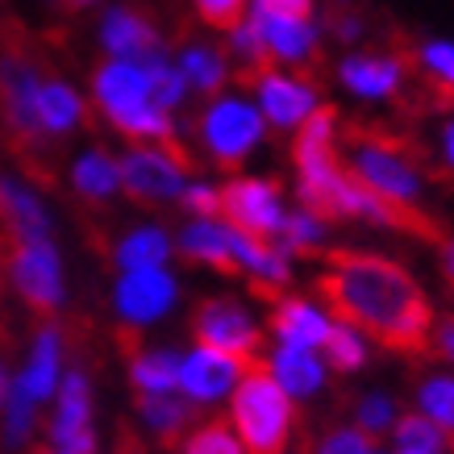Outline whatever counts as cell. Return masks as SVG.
<instances>
[{
  "instance_id": "6da1fadb",
  "label": "cell",
  "mask_w": 454,
  "mask_h": 454,
  "mask_svg": "<svg viewBox=\"0 0 454 454\" xmlns=\"http://www.w3.org/2000/svg\"><path fill=\"white\" fill-rule=\"evenodd\" d=\"M317 296L330 304L338 325L363 330L387 355L426 358L434 350V309L400 262L363 250H325Z\"/></svg>"
},
{
  "instance_id": "7a4b0ae2",
  "label": "cell",
  "mask_w": 454,
  "mask_h": 454,
  "mask_svg": "<svg viewBox=\"0 0 454 454\" xmlns=\"http://www.w3.org/2000/svg\"><path fill=\"white\" fill-rule=\"evenodd\" d=\"M42 80H46L42 59L26 26L13 17H0V121L9 129V146H13L17 163L38 184L55 188L59 176L51 163V138L38 129V117H34V97H38Z\"/></svg>"
},
{
  "instance_id": "3957f363",
  "label": "cell",
  "mask_w": 454,
  "mask_h": 454,
  "mask_svg": "<svg viewBox=\"0 0 454 454\" xmlns=\"http://www.w3.org/2000/svg\"><path fill=\"white\" fill-rule=\"evenodd\" d=\"M92 92H97L100 113L109 117L121 134L129 138H159L176 142V125L163 109H154L151 100V75L142 63L113 59L105 67L92 71Z\"/></svg>"
},
{
  "instance_id": "277c9868",
  "label": "cell",
  "mask_w": 454,
  "mask_h": 454,
  "mask_svg": "<svg viewBox=\"0 0 454 454\" xmlns=\"http://www.w3.org/2000/svg\"><path fill=\"white\" fill-rule=\"evenodd\" d=\"M247 380L234 387V421L247 454H288L292 438V400L271 380V372L254 363L242 367Z\"/></svg>"
},
{
  "instance_id": "5b68a950",
  "label": "cell",
  "mask_w": 454,
  "mask_h": 454,
  "mask_svg": "<svg viewBox=\"0 0 454 454\" xmlns=\"http://www.w3.org/2000/svg\"><path fill=\"white\" fill-rule=\"evenodd\" d=\"M188 171H196V159L179 142H163L159 151L154 146H134L117 163L121 188L146 208H163L171 200H179L184 188H188Z\"/></svg>"
},
{
  "instance_id": "8992f818",
  "label": "cell",
  "mask_w": 454,
  "mask_h": 454,
  "mask_svg": "<svg viewBox=\"0 0 454 454\" xmlns=\"http://www.w3.org/2000/svg\"><path fill=\"white\" fill-rule=\"evenodd\" d=\"M192 333L196 342L217 350V355H230L238 367H254L262 363V333L254 330V321L247 317V309L225 296H208V301L196 304L192 313Z\"/></svg>"
},
{
  "instance_id": "52a82bcc",
  "label": "cell",
  "mask_w": 454,
  "mask_h": 454,
  "mask_svg": "<svg viewBox=\"0 0 454 454\" xmlns=\"http://www.w3.org/2000/svg\"><path fill=\"white\" fill-rule=\"evenodd\" d=\"M21 301L42 317L51 321L63 304V267H59V250L51 238H38V242H17L13 254H9V267Z\"/></svg>"
},
{
  "instance_id": "ba28073f",
  "label": "cell",
  "mask_w": 454,
  "mask_h": 454,
  "mask_svg": "<svg viewBox=\"0 0 454 454\" xmlns=\"http://www.w3.org/2000/svg\"><path fill=\"white\" fill-rule=\"evenodd\" d=\"M217 217L230 230H238V234H247V238H259V242L276 238L279 225H284L276 184H267V179H230L217 192Z\"/></svg>"
},
{
  "instance_id": "9c48e42d",
  "label": "cell",
  "mask_w": 454,
  "mask_h": 454,
  "mask_svg": "<svg viewBox=\"0 0 454 454\" xmlns=\"http://www.w3.org/2000/svg\"><path fill=\"white\" fill-rule=\"evenodd\" d=\"M205 134V151L213 154V163L234 171L262 138V117L259 109H250L247 100H217L200 121Z\"/></svg>"
},
{
  "instance_id": "30bf717a",
  "label": "cell",
  "mask_w": 454,
  "mask_h": 454,
  "mask_svg": "<svg viewBox=\"0 0 454 454\" xmlns=\"http://www.w3.org/2000/svg\"><path fill=\"white\" fill-rule=\"evenodd\" d=\"M51 438L59 454H92L97 450V434H92V392H88V375L71 367L67 380L59 384V409L51 421Z\"/></svg>"
},
{
  "instance_id": "8fae6325",
  "label": "cell",
  "mask_w": 454,
  "mask_h": 454,
  "mask_svg": "<svg viewBox=\"0 0 454 454\" xmlns=\"http://www.w3.org/2000/svg\"><path fill=\"white\" fill-rule=\"evenodd\" d=\"M417 71V55L409 51V46H400L392 55H350L342 59V67H338V75H342V83L350 88V92H358V97H396L400 100V83H404V75H413Z\"/></svg>"
},
{
  "instance_id": "7c38bea8",
  "label": "cell",
  "mask_w": 454,
  "mask_h": 454,
  "mask_svg": "<svg viewBox=\"0 0 454 454\" xmlns=\"http://www.w3.org/2000/svg\"><path fill=\"white\" fill-rule=\"evenodd\" d=\"M176 304V279L146 267V271H125L117 284V313L125 325H151Z\"/></svg>"
},
{
  "instance_id": "4fadbf2b",
  "label": "cell",
  "mask_w": 454,
  "mask_h": 454,
  "mask_svg": "<svg viewBox=\"0 0 454 454\" xmlns=\"http://www.w3.org/2000/svg\"><path fill=\"white\" fill-rule=\"evenodd\" d=\"M100 42L113 59H125V63H146V59L163 55L159 29L134 9H109L105 26H100Z\"/></svg>"
},
{
  "instance_id": "5bb4252c",
  "label": "cell",
  "mask_w": 454,
  "mask_h": 454,
  "mask_svg": "<svg viewBox=\"0 0 454 454\" xmlns=\"http://www.w3.org/2000/svg\"><path fill=\"white\" fill-rule=\"evenodd\" d=\"M238 367L230 355H217V350H208V346H196L188 358H179V387L188 392L192 404H208V400L225 396L238 380Z\"/></svg>"
},
{
  "instance_id": "9a60e30c",
  "label": "cell",
  "mask_w": 454,
  "mask_h": 454,
  "mask_svg": "<svg viewBox=\"0 0 454 454\" xmlns=\"http://www.w3.org/2000/svg\"><path fill=\"white\" fill-rule=\"evenodd\" d=\"M250 29L259 34L262 51L271 59H284V63H309L317 55V29L309 21H292V17H276L254 4V13L247 17Z\"/></svg>"
},
{
  "instance_id": "2e32d148",
  "label": "cell",
  "mask_w": 454,
  "mask_h": 454,
  "mask_svg": "<svg viewBox=\"0 0 454 454\" xmlns=\"http://www.w3.org/2000/svg\"><path fill=\"white\" fill-rule=\"evenodd\" d=\"M250 88L259 92L262 113L271 117L276 125H301L309 113L317 109V92L309 80H288L279 71H262L259 80H250Z\"/></svg>"
},
{
  "instance_id": "e0dca14e",
  "label": "cell",
  "mask_w": 454,
  "mask_h": 454,
  "mask_svg": "<svg viewBox=\"0 0 454 454\" xmlns=\"http://www.w3.org/2000/svg\"><path fill=\"white\" fill-rule=\"evenodd\" d=\"M333 129H338V109L321 105L301 121V134L292 142V159H296V176H321L338 167V151H333Z\"/></svg>"
},
{
  "instance_id": "ac0fdd59",
  "label": "cell",
  "mask_w": 454,
  "mask_h": 454,
  "mask_svg": "<svg viewBox=\"0 0 454 454\" xmlns=\"http://www.w3.org/2000/svg\"><path fill=\"white\" fill-rule=\"evenodd\" d=\"M271 325H276V333L292 350H313L330 333V321L317 313L309 301H301V296H284V301L271 304Z\"/></svg>"
},
{
  "instance_id": "d6986e66",
  "label": "cell",
  "mask_w": 454,
  "mask_h": 454,
  "mask_svg": "<svg viewBox=\"0 0 454 454\" xmlns=\"http://www.w3.org/2000/svg\"><path fill=\"white\" fill-rule=\"evenodd\" d=\"M179 250H184V259L205 262V267H213V271H221V276H230V279L242 271L234 259V247H230V230L221 221H192L179 234Z\"/></svg>"
},
{
  "instance_id": "ffe728a7",
  "label": "cell",
  "mask_w": 454,
  "mask_h": 454,
  "mask_svg": "<svg viewBox=\"0 0 454 454\" xmlns=\"http://www.w3.org/2000/svg\"><path fill=\"white\" fill-rule=\"evenodd\" d=\"M34 117H38V129L46 138H59L80 121H88V109L75 97V88H67L63 80H42L38 97H34Z\"/></svg>"
},
{
  "instance_id": "44dd1931",
  "label": "cell",
  "mask_w": 454,
  "mask_h": 454,
  "mask_svg": "<svg viewBox=\"0 0 454 454\" xmlns=\"http://www.w3.org/2000/svg\"><path fill=\"white\" fill-rule=\"evenodd\" d=\"M59 355H63L59 330L55 325H42V333L34 338V355H29L26 372L17 380V387H21L34 404H38V400H51V392L59 387Z\"/></svg>"
},
{
  "instance_id": "7402d4cb",
  "label": "cell",
  "mask_w": 454,
  "mask_h": 454,
  "mask_svg": "<svg viewBox=\"0 0 454 454\" xmlns=\"http://www.w3.org/2000/svg\"><path fill=\"white\" fill-rule=\"evenodd\" d=\"M138 413H142V421H146V426L159 434V442H163L167 450H171V446H179L184 429L196 421V404H192V400L146 396V392H138Z\"/></svg>"
},
{
  "instance_id": "603a6c76",
  "label": "cell",
  "mask_w": 454,
  "mask_h": 454,
  "mask_svg": "<svg viewBox=\"0 0 454 454\" xmlns=\"http://www.w3.org/2000/svg\"><path fill=\"white\" fill-rule=\"evenodd\" d=\"M271 380H276L288 396H313L317 387H321V380H325V372H321V363H317L309 350L284 346V350H276V358H271Z\"/></svg>"
},
{
  "instance_id": "cb8c5ba5",
  "label": "cell",
  "mask_w": 454,
  "mask_h": 454,
  "mask_svg": "<svg viewBox=\"0 0 454 454\" xmlns=\"http://www.w3.org/2000/svg\"><path fill=\"white\" fill-rule=\"evenodd\" d=\"M129 380L146 396H171L179 387V358L171 350H146L129 363Z\"/></svg>"
},
{
  "instance_id": "d4e9b609",
  "label": "cell",
  "mask_w": 454,
  "mask_h": 454,
  "mask_svg": "<svg viewBox=\"0 0 454 454\" xmlns=\"http://www.w3.org/2000/svg\"><path fill=\"white\" fill-rule=\"evenodd\" d=\"M71 184H75V192H80L83 200L100 205V200H109V196L121 188V176H117V163H113L105 151H88L80 163H75V171H71Z\"/></svg>"
},
{
  "instance_id": "484cf974",
  "label": "cell",
  "mask_w": 454,
  "mask_h": 454,
  "mask_svg": "<svg viewBox=\"0 0 454 454\" xmlns=\"http://www.w3.org/2000/svg\"><path fill=\"white\" fill-rule=\"evenodd\" d=\"M179 75H184L188 88H200L205 97H213L221 83L230 80V67H225L221 51H213V46H188L179 55Z\"/></svg>"
},
{
  "instance_id": "4316f807",
  "label": "cell",
  "mask_w": 454,
  "mask_h": 454,
  "mask_svg": "<svg viewBox=\"0 0 454 454\" xmlns=\"http://www.w3.org/2000/svg\"><path fill=\"white\" fill-rule=\"evenodd\" d=\"M167 254H171V242H167V234L163 230H154V225L134 230L121 247L113 250L117 267H125V271H146V267H159Z\"/></svg>"
},
{
  "instance_id": "83f0119b",
  "label": "cell",
  "mask_w": 454,
  "mask_h": 454,
  "mask_svg": "<svg viewBox=\"0 0 454 454\" xmlns=\"http://www.w3.org/2000/svg\"><path fill=\"white\" fill-rule=\"evenodd\" d=\"M321 234H325V225L317 217H309V213H292V217H284V225H279V254L288 259V254H301V259H321L325 254V247H321Z\"/></svg>"
},
{
  "instance_id": "f1b7e54d",
  "label": "cell",
  "mask_w": 454,
  "mask_h": 454,
  "mask_svg": "<svg viewBox=\"0 0 454 454\" xmlns=\"http://www.w3.org/2000/svg\"><path fill=\"white\" fill-rule=\"evenodd\" d=\"M325 363H330L333 372H358L363 363H367V346L358 338L355 330H346V325H330L325 333Z\"/></svg>"
},
{
  "instance_id": "f546056e",
  "label": "cell",
  "mask_w": 454,
  "mask_h": 454,
  "mask_svg": "<svg viewBox=\"0 0 454 454\" xmlns=\"http://www.w3.org/2000/svg\"><path fill=\"white\" fill-rule=\"evenodd\" d=\"M184 454H247L242 442L230 429V417H213L208 426L192 429V438L184 442Z\"/></svg>"
},
{
  "instance_id": "4dcf8cb0",
  "label": "cell",
  "mask_w": 454,
  "mask_h": 454,
  "mask_svg": "<svg viewBox=\"0 0 454 454\" xmlns=\"http://www.w3.org/2000/svg\"><path fill=\"white\" fill-rule=\"evenodd\" d=\"M396 442L400 450H413V454H442V446H446L442 429L429 417H400Z\"/></svg>"
},
{
  "instance_id": "1f68e13d",
  "label": "cell",
  "mask_w": 454,
  "mask_h": 454,
  "mask_svg": "<svg viewBox=\"0 0 454 454\" xmlns=\"http://www.w3.org/2000/svg\"><path fill=\"white\" fill-rule=\"evenodd\" d=\"M421 409L438 429H454V375H438L421 387Z\"/></svg>"
},
{
  "instance_id": "d6a6232c",
  "label": "cell",
  "mask_w": 454,
  "mask_h": 454,
  "mask_svg": "<svg viewBox=\"0 0 454 454\" xmlns=\"http://www.w3.org/2000/svg\"><path fill=\"white\" fill-rule=\"evenodd\" d=\"M4 438L9 446H21L29 438V429H34V400L21 392L17 384H9V396H4Z\"/></svg>"
},
{
  "instance_id": "836d02e7",
  "label": "cell",
  "mask_w": 454,
  "mask_h": 454,
  "mask_svg": "<svg viewBox=\"0 0 454 454\" xmlns=\"http://www.w3.org/2000/svg\"><path fill=\"white\" fill-rule=\"evenodd\" d=\"M196 13L200 21H208L213 29H238L247 21V0H196Z\"/></svg>"
},
{
  "instance_id": "e575fe53",
  "label": "cell",
  "mask_w": 454,
  "mask_h": 454,
  "mask_svg": "<svg viewBox=\"0 0 454 454\" xmlns=\"http://www.w3.org/2000/svg\"><path fill=\"white\" fill-rule=\"evenodd\" d=\"M367 450H375V446L363 429H333L330 438H321L317 446L304 442V454H367Z\"/></svg>"
},
{
  "instance_id": "d590c367",
  "label": "cell",
  "mask_w": 454,
  "mask_h": 454,
  "mask_svg": "<svg viewBox=\"0 0 454 454\" xmlns=\"http://www.w3.org/2000/svg\"><path fill=\"white\" fill-rule=\"evenodd\" d=\"M392 421H396V404L387 396H367L358 404V429H363V434H367V429L380 434V429L392 426Z\"/></svg>"
},
{
  "instance_id": "8d00e7d4",
  "label": "cell",
  "mask_w": 454,
  "mask_h": 454,
  "mask_svg": "<svg viewBox=\"0 0 454 454\" xmlns=\"http://www.w3.org/2000/svg\"><path fill=\"white\" fill-rule=\"evenodd\" d=\"M179 205L188 208V213H196V221H213V217H217V192H213V188H205V184H188V188H184V196H179Z\"/></svg>"
},
{
  "instance_id": "74e56055",
  "label": "cell",
  "mask_w": 454,
  "mask_h": 454,
  "mask_svg": "<svg viewBox=\"0 0 454 454\" xmlns=\"http://www.w3.org/2000/svg\"><path fill=\"white\" fill-rule=\"evenodd\" d=\"M259 9L276 17H292V21H309L313 13V0H259Z\"/></svg>"
},
{
  "instance_id": "f35d334b",
  "label": "cell",
  "mask_w": 454,
  "mask_h": 454,
  "mask_svg": "<svg viewBox=\"0 0 454 454\" xmlns=\"http://www.w3.org/2000/svg\"><path fill=\"white\" fill-rule=\"evenodd\" d=\"M434 342H438V355L442 358H454V317L434 325Z\"/></svg>"
},
{
  "instance_id": "ab89813d",
  "label": "cell",
  "mask_w": 454,
  "mask_h": 454,
  "mask_svg": "<svg viewBox=\"0 0 454 454\" xmlns=\"http://www.w3.org/2000/svg\"><path fill=\"white\" fill-rule=\"evenodd\" d=\"M442 279H446V284L454 288V238L446 242V247H442Z\"/></svg>"
},
{
  "instance_id": "60d3db41",
  "label": "cell",
  "mask_w": 454,
  "mask_h": 454,
  "mask_svg": "<svg viewBox=\"0 0 454 454\" xmlns=\"http://www.w3.org/2000/svg\"><path fill=\"white\" fill-rule=\"evenodd\" d=\"M442 146H446V163H450V171H454V117L446 121V129H442Z\"/></svg>"
},
{
  "instance_id": "b9f144b4",
  "label": "cell",
  "mask_w": 454,
  "mask_h": 454,
  "mask_svg": "<svg viewBox=\"0 0 454 454\" xmlns=\"http://www.w3.org/2000/svg\"><path fill=\"white\" fill-rule=\"evenodd\" d=\"M97 0H59V9L63 13H83V9H92Z\"/></svg>"
},
{
  "instance_id": "7bdbcfd3",
  "label": "cell",
  "mask_w": 454,
  "mask_h": 454,
  "mask_svg": "<svg viewBox=\"0 0 454 454\" xmlns=\"http://www.w3.org/2000/svg\"><path fill=\"white\" fill-rule=\"evenodd\" d=\"M34 454H59V450H46V446H42V450H34Z\"/></svg>"
},
{
  "instance_id": "ee69618b",
  "label": "cell",
  "mask_w": 454,
  "mask_h": 454,
  "mask_svg": "<svg viewBox=\"0 0 454 454\" xmlns=\"http://www.w3.org/2000/svg\"><path fill=\"white\" fill-rule=\"evenodd\" d=\"M400 454H413V450H400Z\"/></svg>"
},
{
  "instance_id": "f6af8a7d",
  "label": "cell",
  "mask_w": 454,
  "mask_h": 454,
  "mask_svg": "<svg viewBox=\"0 0 454 454\" xmlns=\"http://www.w3.org/2000/svg\"><path fill=\"white\" fill-rule=\"evenodd\" d=\"M367 454H375V450H367Z\"/></svg>"
},
{
  "instance_id": "bcb514c9",
  "label": "cell",
  "mask_w": 454,
  "mask_h": 454,
  "mask_svg": "<svg viewBox=\"0 0 454 454\" xmlns=\"http://www.w3.org/2000/svg\"><path fill=\"white\" fill-rule=\"evenodd\" d=\"M450 446H454V442H450Z\"/></svg>"
}]
</instances>
